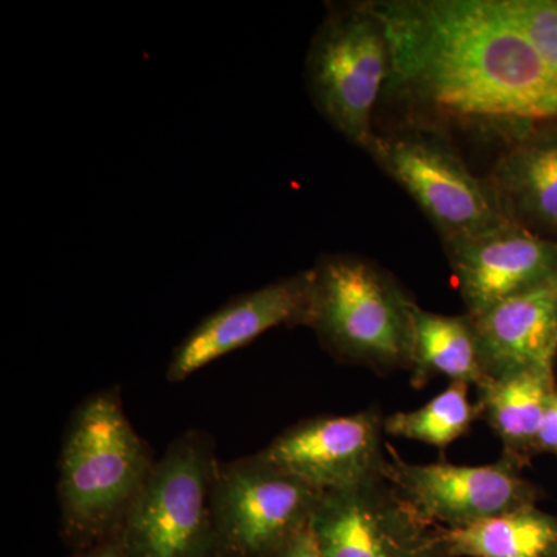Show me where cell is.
<instances>
[{
	"mask_svg": "<svg viewBox=\"0 0 557 557\" xmlns=\"http://www.w3.org/2000/svg\"><path fill=\"white\" fill-rule=\"evenodd\" d=\"M391 72V42L373 0L332 3L307 51V90L322 119L364 152Z\"/></svg>",
	"mask_w": 557,
	"mask_h": 557,
	"instance_id": "cell-4",
	"label": "cell"
},
{
	"mask_svg": "<svg viewBox=\"0 0 557 557\" xmlns=\"http://www.w3.org/2000/svg\"><path fill=\"white\" fill-rule=\"evenodd\" d=\"M366 153L416 201L443 244L509 222L487 180L469 170L438 132L423 127L376 132Z\"/></svg>",
	"mask_w": 557,
	"mask_h": 557,
	"instance_id": "cell-6",
	"label": "cell"
},
{
	"mask_svg": "<svg viewBox=\"0 0 557 557\" xmlns=\"http://www.w3.org/2000/svg\"><path fill=\"white\" fill-rule=\"evenodd\" d=\"M557 388L555 366L490 376L478 387L482 418L502 443V460L522 469L537 454V438Z\"/></svg>",
	"mask_w": 557,
	"mask_h": 557,
	"instance_id": "cell-15",
	"label": "cell"
},
{
	"mask_svg": "<svg viewBox=\"0 0 557 557\" xmlns=\"http://www.w3.org/2000/svg\"><path fill=\"white\" fill-rule=\"evenodd\" d=\"M322 493L260 454L219 463L212 486L218 557H274L311 519Z\"/></svg>",
	"mask_w": 557,
	"mask_h": 557,
	"instance_id": "cell-7",
	"label": "cell"
},
{
	"mask_svg": "<svg viewBox=\"0 0 557 557\" xmlns=\"http://www.w3.org/2000/svg\"><path fill=\"white\" fill-rule=\"evenodd\" d=\"M153 460L116 388L83 399L70 417L60 456L62 533L76 549L116 536Z\"/></svg>",
	"mask_w": 557,
	"mask_h": 557,
	"instance_id": "cell-2",
	"label": "cell"
},
{
	"mask_svg": "<svg viewBox=\"0 0 557 557\" xmlns=\"http://www.w3.org/2000/svg\"><path fill=\"white\" fill-rule=\"evenodd\" d=\"M313 271L309 329L332 357L376 372L410 370L418 304L388 271L357 255H324Z\"/></svg>",
	"mask_w": 557,
	"mask_h": 557,
	"instance_id": "cell-3",
	"label": "cell"
},
{
	"mask_svg": "<svg viewBox=\"0 0 557 557\" xmlns=\"http://www.w3.org/2000/svg\"><path fill=\"white\" fill-rule=\"evenodd\" d=\"M505 218L537 236H557V120L507 146L486 178Z\"/></svg>",
	"mask_w": 557,
	"mask_h": 557,
	"instance_id": "cell-14",
	"label": "cell"
},
{
	"mask_svg": "<svg viewBox=\"0 0 557 557\" xmlns=\"http://www.w3.org/2000/svg\"><path fill=\"white\" fill-rule=\"evenodd\" d=\"M383 465L384 479L435 525L460 528L511 509L536 505L539 490L522 469L505 460L482 467L403 460L392 446Z\"/></svg>",
	"mask_w": 557,
	"mask_h": 557,
	"instance_id": "cell-9",
	"label": "cell"
},
{
	"mask_svg": "<svg viewBox=\"0 0 557 557\" xmlns=\"http://www.w3.org/2000/svg\"><path fill=\"white\" fill-rule=\"evenodd\" d=\"M500 3L557 76V0H500Z\"/></svg>",
	"mask_w": 557,
	"mask_h": 557,
	"instance_id": "cell-19",
	"label": "cell"
},
{
	"mask_svg": "<svg viewBox=\"0 0 557 557\" xmlns=\"http://www.w3.org/2000/svg\"><path fill=\"white\" fill-rule=\"evenodd\" d=\"M435 376L479 387L487 379L482 348L469 314L449 317L417 306L410 383L420 388Z\"/></svg>",
	"mask_w": 557,
	"mask_h": 557,
	"instance_id": "cell-16",
	"label": "cell"
},
{
	"mask_svg": "<svg viewBox=\"0 0 557 557\" xmlns=\"http://www.w3.org/2000/svg\"><path fill=\"white\" fill-rule=\"evenodd\" d=\"M310 531L321 557H450L445 528L421 516L384 475L322 494Z\"/></svg>",
	"mask_w": 557,
	"mask_h": 557,
	"instance_id": "cell-8",
	"label": "cell"
},
{
	"mask_svg": "<svg viewBox=\"0 0 557 557\" xmlns=\"http://www.w3.org/2000/svg\"><path fill=\"white\" fill-rule=\"evenodd\" d=\"M274 557H321L310 528Z\"/></svg>",
	"mask_w": 557,
	"mask_h": 557,
	"instance_id": "cell-21",
	"label": "cell"
},
{
	"mask_svg": "<svg viewBox=\"0 0 557 557\" xmlns=\"http://www.w3.org/2000/svg\"><path fill=\"white\" fill-rule=\"evenodd\" d=\"M490 376L556 366L557 277L471 317Z\"/></svg>",
	"mask_w": 557,
	"mask_h": 557,
	"instance_id": "cell-13",
	"label": "cell"
},
{
	"mask_svg": "<svg viewBox=\"0 0 557 557\" xmlns=\"http://www.w3.org/2000/svg\"><path fill=\"white\" fill-rule=\"evenodd\" d=\"M219 463L203 431L190 429L175 438L124 516V557H218L212 486Z\"/></svg>",
	"mask_w": 557,
	"mask_h": 557,
	"instance_id": "cell-5",
	"label": "cell"
},
{
	"mask_svg": "<svg viewBox=\"0 0 557 557\" xmlns=\"http://www.w3.org/2000/svg\"><path fill=\"white\" fill-rule=\"evenodd\" d=\"M384 418L376 409L299 421L259 450L319 493L350 490L383 475Z\"/></svg>",
	"mask_w": 557,
	"mask_h": 557,
	"instance_id": "cell-10",
	"label": "cell"
},
{
	"mask_svg": "<svg viewBox=\"0 0 557 557\" xmlns=\"http://www.w3.org/2000/svg\"><path fill=\"white\" fill-rule=\"evenodd\" d=\"M311 298L313 271L310 269L228 300L180 341L168 364V381H185L215 359L255 343L270 330L309 327Z\"/></svg>",
	"mask_w": 557,
	"mask_h": 557,
	"instance_id": "cell-11",
	"label": "cell"
},
{
	"mask_svg": "<svg viewBox=\"0 0 557 557\" xmlns=\"http://www.w3.org/2000/svg\"><path fill=\"white\" fill-rule=\"evenodd\" d=\"M443 247L469 317L557 277V240L512 222Z\"/></svg>",
	"mask_w": 557,
	"mask_h": 557,
	"instance_id": "cell-12",
	"label": "cell"
},
{
	"mask_svg": "<svg viewBox=\"0 0 557 557\" xmlns=\"http://www.w3.org/2000/svg\"><path fill=\"white\" fill-rule=\"evenodd\" d=\"M386 25V90L417 112L508 145L557 120V76L500 0H373Z\"/></svg>",
	"mask_w": 557,
	"mask_h": 557,
	"instance_id": "cell-1",
	"label": "cell"
},
{
	"mask_svg": "<svg viewBox=\"0 0 557 557\" xmlns=\"http://www.w3.org/2000/svg\"><path fill=\"white\" fill-rule=\"evenodd\" d=\"M450 557H557V516L536 505L445 528Z\"/></svg>",
	"mask_w": 557,
	"mask_h": 557,
	"instance_id": "cell-17",
	"label": "cell"
},
{
	"mask_svg": "<svg viewBox=\"0 0 557 557\" xmlns=\"http://www.w3.org/2000/svg\"><path fill=\"white\" fill-rule=\"evenodd\" d=\"M72 557H124L119 534L87 548L76 549Z\"/></svg>",
	"mask_w": 557,
	"mask_h": 557,
	"instance_id": "cell-22",
	"label": "cell"
},
{
	"mask_svg": "<svg viewBox=\"0 0 557 557\" xmlns=\"http://www.w3.org/2000/svg\"><path fill=\"white\" fill-rule=\"evenodd\" d=\"M552 454L557 457V388L555 395L549 399L544 423L537 438V454Z\"/></svg>",
	"mask_w": 557,
	"mask_h": 557,
	"instance_id": "cell-20",
	"label": "cell"
},
{
	"mask_svg": "<svg viewBox=\"0 0 557 557\" xmlns=\"http://www.w3.org/2000/svg\"><path fill=\"white\" fill-rule=\"evenodd\" d=\"M469 384L453 381L423 408L395 412L384 418V432L394 437L413 440L438 449L448 448L463 437L482 418L479 403L469 399Z\"/></svg>",
	"mask_w": 557,
	"mask_h": 557,
	"instance_id": "cell-18",
	"label": "cell"
}]
</instances>
